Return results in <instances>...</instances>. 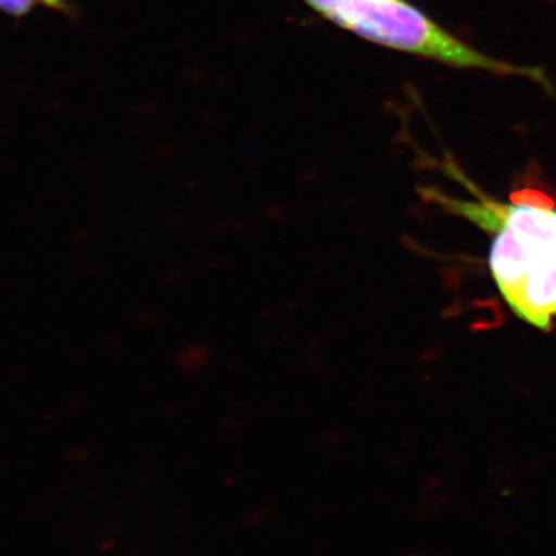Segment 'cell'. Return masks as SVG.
<instances>
[{"label": "cell", "mask_w": 556, "mask_h": 556, "mask_svg": "<svg viewBox=\"0 0 556 556\" xmlns=\"http://www.w3.org/2000/svg\"><path fill=\"white\" fill-rule=\"evenodd\" d=\"M311 10L358 38L452 65L535 80L551 89L543 70L493 60L431 21L408 0H303Z\"/></svg>", "instance_id": "6da1fadb"}, {"label": "cell", "mask_w": 556, "mask_h": 556, "mask_svg": "<svg viewBox=\"0 0 556 556\" xmlns=\"http://www.w3.org/2000/svg\"><path fill=\"white\" fill-rule=\"evenodd\" d=\"M39 3L51 7V9H65L64 0H0V10L22 16V14H27L28 11L35 9Z\"/></svg>", "instance_id": "7a4b0ae2"}]
</instances>
